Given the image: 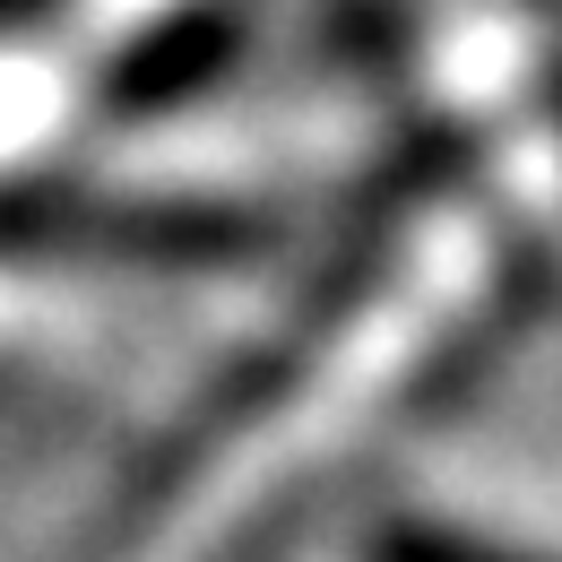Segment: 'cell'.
<instances>
[{"mask_svg": "<svg viewBox=\"0 0 562 562\" xmlns=\"http://www.w3.org/2000/svg\"><path fill=\"white\" fill-rule=\"evenodd\" d=\"M381 562H537V554H502V546H476V537H450V528H416V537H390Z\"/></svg>", "mask_w": 562, "mask_h": 562, "instance_id": "6da1fadb", "label": "cell"}]
</instances>
